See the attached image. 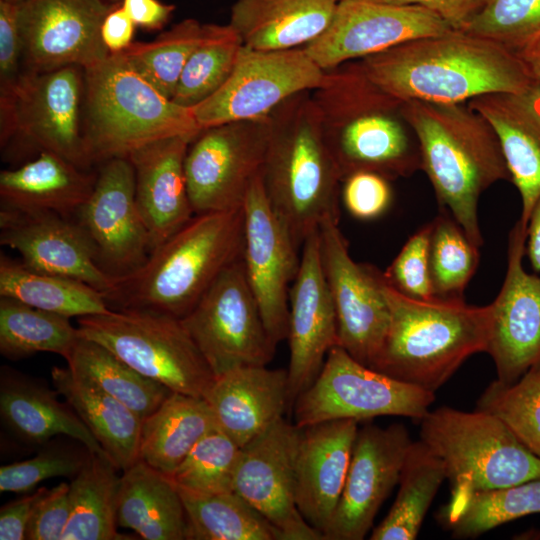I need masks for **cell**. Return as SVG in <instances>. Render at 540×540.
<instances>
[{
  "label": "cell",
  "instance_id": "ac0fdd59",
  "mask_svg": "<svg viewBox=\"0 0 540 540\" xmlns=\"http://www.w3.org/2000/svg\"><path fill=\"white\" fill-rule=\"evenodd\" d=\"M452 28L418 5L339 0L326 30L304 50L324 71Z\"/></svg>",
  "mask_w": 540,
  "mask_h": 540
},
{
  "label": "cell",
  "instance_id": "bcb514c9",
  "mask_svg": "<svg viewBox=\"0 0 540 540\" xmlns=\"http://www.w3.org/2000/svg\"><path fill=\"white\" fill-rule=\"evenodd\" d=\"M241 447L215 428L202 437L176 469L168 475L179 488L198 493L233 490Z\"/></svg>",
  "mask_w": 540,
  "mask_h": 540
},
{
  "label": "cell",
  "instance_id": "d6a6232c",
  "mask_svg": "<svg viewBox=\"0 0 540 540\" xmlns=\"http://www.w3.org/2000/svg\"><path fill=\"white\" fill-rule=\"evenodd\" d=\"M117 495V524L145 540H184L187 520L170 478L138 459L123 471Z\"/></svg>",
  "mask_w": 540,
  "mask_h": 540
},
{
  "label": "cell",
  "instance_id": "83f0119b",
  "mask_svg": "<svg viewBox=\"0 0 540 540\" xmlns=\"http://www.w3.org/2000/svg\"><path fill=\"white\" fill-rule=\"evenodd\" d=\"M531 95L491 93L468 102L498 138L510 180L521 198L519 220L525 226L540 197V114Z\"/></svg>",
  "mask_w": 540,
  "mask_h": 540
},
{
  "label": "cell",
  "instance_id": "603a6c76",
  "mask_svg": "<svg viewBox=\"0 0 540 540\" xmlns=\"http://www.w3.org/2000/svg\"><path fill=\"white\" fill-rule=\"evenodd\" d=\"M301 249L299 269L289 290L290 409L314 382L330 349L338 345L336 313L321 264L319 228Z\"/></svg>",
  "mask_w": 540,
  "mask_h": 540
},
{
  "label": "cell",
  "instance_id": "681fc988",
  "mask_svg": "<svg viewBox=\"0 0 540 540\" xmlns=\"http://www.w3.org/2000/svg\"><path fill=\"white\" fill-rule=\"evenodd\" d=\"M429 234L430 223L409 237L391 264L382 272L390 287L417 300L434 299L429 275Z\"/></svg>",
  "mask_w": 540,
  "mask_h": 540
},
{
  "label": "cell",
  "instance_id": "2e32d148",
  "mask_svg": "<svg viewBox=\"0 0 540 540\" xmlns=\"http://www.w3.org/2000/svg\"><path fill=\"white\" fill-rule=\"evenodd\" d=\"M302 428L283 418L241 447L233 490L275 528L279 540H324L296 504Z\"/></svg>",
  "mask_w": 540,
  "mask_h": 540
},
{
  "label": "cell",
  "instance_id": "7402d4cb",
  "mask_svg": "<svg viewBox=\"0 0 540 540\" xmlns=\"http://www.w3.org/2000/svg\"><path fill=\"white\" fill-rule=\"evenodd\" d=\"M527 226L518 220L510 231L507 269L491 303L492 332L488 353L497 380L510 384L540 364V275L523 265Z\"/></svg>",
  "mask_w": 540,
  "mask_h": 540
},
{
  "label": "cell",
  "instance_id": "f546056e",
  "mask_svg": "<svg viewBox=\"0 0 540 540\" xmlns=\"http://www.w3.org/2000/svg\"><path fill=\"white\" fill-rule=\"evenodd\" d=\"M97 174L41 151L24 164L0 172L1 209L50 212L74 218L90 197Z\"/></svg>",
  "mask_w": 540,
  "mask_h": 540
},
{
  "label": "cell",
  "instance_id": "3957f363",
  "mask_svg": "<svg viewBox=\"0 0 540 540\" xmlns=\"http://www.w3.org/2000/svg\"><path fill=\"white\" fill-rule=\"evenodd\" d=\"M262 179L272 209L298 249L324 220L339 221L343 178L311 91L289 97L269 114Z\"/></svg>",
  "mask_w": 540,
  "mask_h": 540
},
{
  "label": "cell",
  "instance_id": "8fae6325",
  "mask_svg": "<svg viewBox=\"0 0 540 540\" xmlns=\"http://www.w3.org/2000/svg\"><path fill=\"white\" fill-rule=\"evenodd\" d=\"M435 400L434 392L368 367L336 345L330 349L314 382L293 404L294 424L380 416L421 420Z\"/></svg>",
  "mask_w": 540,
  "mask_h": 540
},
{
  "label": "cell",
  "instance_id": "277c9868",
  "mask_svg": "<svg viewBox=\"0 0 540 540\" xmlns=\"http://www.w3.org/2000/svg\"><path fill=\"white\" fill-rule=\"evenodd\" d=\"M311 95L343 179L370 171L392 180L421 169L418 143L400 114L402 102L375 85L357 60L325 71Z\"/></svg>",
  "mask_w": 540,
  "mask_h": 540
},
{
  "label": "cell",
  "instance_id": "680465c9",
  "mask_svg": "<svg viewBox=\"0 0 540 540\" xmlns=\"http://www.w3.org/2000/svg\"><path fill=\"white\" fill-rule=\"evenodd\" d=\"M525 255L533 270L540 273V197L527 223Z\"/></svg>",
  "mask_w": 540,
  "mask_h": 540
},
{
  "label": "cell",
  "instance_id": "ba28073f",
  "mask_svg": "<svg viewBox=\"0 0 540 540\" xmlns=\"http://www.w3.org/2000/svg\"><path fill=\"white\" fill-rule=\"evenodd\" d=\"M420 440L442 461L452 495L504 488L540 477V458L497 417L440 407L420 420Z\"/></svg>",
  "mask_w": 540,
  "mask_h": 540
},
{
  "label": "cell",
  "instance_id": "7bdbcfd3",
  "mask_svg": "<svg viewBox=\"0 0 540 540\" xmlns=\"http://www.w3.org/2000/svg\"><path fill=\"white\" fill-rule=\"evenodd\" d=\"M479 247L453 216L441 208L430 222L429 275L434 298L462 300L479 264Z\"/></svg>",
  "mask_w": 540,
  "mask_h": 540
},
{
  "label": "cell",
  "instance_id": "91938a15",
  "mask_svg": "<svg viewBox=\"0 0 540 540\" xmlns=\"http://www.w3.org/2000/svg\"><path fill=\"white\" fill-rule=\"evenodd\" d=\"M517 53L540 91V37Z\"/></svg>",
  "mask_w": 540,
  "mask_h": 540
},
{
  "label": "cell",
  "instance_id": "94428289",
  "mask_svg": "<svg viewBox=\"0 0 540 540\" xmlns=\"http://www.w3.org/2000/svg\"><path fill=\"white\" fill-rule=\"evenodd\" d=\"M531 97L534 108L540 114V91L536 90L534 93H532Z\"/></svg>",
  "mask_w": 540,
  "mask_h": 540
},
{
  "label": "cell",
  "instance_id": "ee69618b",
  "mask_svg": "<svg viewBox=\"0 0 540 540\" xmlns=\"http://www.w3.org/2000/svg\"><path fill=\"white\" fill-rule=\"evenodd\" d=\"M206 24L186 18L148 42L121 52L129 64L163 95L172 99L180 75L200 44Z\"/></svg>",
  "mask_w": 540,
  "mask_h": 540
},
{
  "label": "cell",
  "instance_id": "60d3db41",
  "mask_svg": "<svg viewBox=\"0 0 540 540\" xmlns=\"http://www.w3.org/2000/svg\"><path fill=\"white\" fill-rule=\"evenodd\" d=\"M79 337L70 318L0 297V353L19 360L38 352L62 357Z\"/></svg>",
  "mask_w": 540,
  "mask_h": 540
},
{
  "label": "cell",
  "instance_id": "1f68e13d",
  "mask_svg": "<svg viewBox=\"0 0 540 540\" xmlns=\"http://www.w3.org/2000/svg\"><path fill=\"white\" fill-rule=\"evenodd\" d=\"M52 383L74 409L115 466L124 471L139 459L143 419L128 406L68 367H53Z\"/></svg>",
  "mask_w": 540,
  "mask_h": 540
},
{
  "label": "cell",
  "instance_id": "e0dca14e",
  "mask_svg": "<svg viewBox=\"0 0 540 540\" xmlns=\"http://www.w3.org/2000/svg\"><path fill=\"white\" fill-rule=\"evenodd\" d=\"M101 164L94 189L73 218L85 233L98 266L113 278L139 269L151 253L135 195V172L127 157Z\"/></svg>",
  "mask_w": 540,
  "mask_h": 540
},
{
  "label": "cell",
  "instance_id": "d590c367",
  "mask_svg": "<svg viewBox=\"0 0 540 540\" xmlns=\"http://www.w3.org/2000/svg\"><path fill=\"white\" fill-rule=\"evenodd\" d=\"M118 468L92 454L69 488L70 517L61 540H124L117 531Z\"/></svg>",
  "mask_w": 540,
  "mask_h": 540
},
{
  "label": "cell",
  "instance_id": "8992f818",
  "mask_svg": "<svg viewBox=\"0 0 540 540\" xmlns=\"http://www.w3.org/2000/svg\"><path fill=\"white\" fill-rule=\"evenodd\" d=\"M382 280L390 322L373 369L435 393L470 356L487 352L491 304L417 300Z\"/></svg>",
  "mask_w": 540,
  "mask_h": 540
},
{
  "label": "cell",
  "instance_id": "6125c7cd",
  "mask_svg": "<svg viewBox=\"0 0 540 540\" xmlns=\"http://www.w3.org/2000/svg\"><path fill=\"white\" fill-rule=\"evenodd\" d=\"M6 1H9V2H12V3H19L21 0H6Z\"/></svg>",
  "mask_w": 540,
  "mask_h": 540
},
{
  "label": "cell",
  "instance_id": "5b68a950",
  "mask_svg": "<svg viewBox=\"0 0 540 540\" xmlns=\"http://www.w3.org/2000/svg\"><path fill=\"white\" fill-rule=\"evenodd\" d=\"M243 207L195 214L151 251L135 272L116 278L111 309L134 307L184 317L217 277L242 257Z\"/></svg>",
  "mask_w": 540,
  "mask_h": 540
},
{
  "label": "cell",
  "instance_id": "4316f807",
  "mask_svg": "<svg viewBox=\"0 0 540 540\" xmlns=\"http://www.w3.org/2000/svg\"><path fill=\"white\" fill-rule=\"evenodd\" d=\"M202 398L217 428L242 447L290 409L288 371L239 367L215 377Z\"/></svg>",
  "mask_w": 540,
  "mask_h": 540
},
{
  "label": "cell",
  "instance_id": "d6986e66",
  "mask_svg": "<svg viewBox=\"0 0 540 540\" xmlns=\"http://www.w3.org/2000/svg\"><path fill=\"white\" fill-rule=\"evenodd\" d=\"M243 212L245 275L266 330L278 345L288 336L289 290L299 269V249L271 207L262 172L249 187Z\"/></svg>",
  "mask_w": 540,
  "mask_h": 540
},
{
  "label": "cell",
  "instance_id": "11a10c76",
  "mask_svg": "<svg viewBox=\"0 0 540 540\" xmlns=\"http://www.w3.org/2000/svg\"><path fill=\"white\" fill-rule=\"evenodd\" d=\"M46 487H40L31 494L22 496L1 507L0 510V539H25L26 528L35 502Z\"/></svg>",
  "mask_w": 540,
  "mask_h": 540
},
{
  "label": "cell",
  "instance_id": "74e56055",
  "mask_svg": "<svg viewBox=\"0 0 540 540\" xmlns=\"http://www.w3.org/2000/svg\"><path fill=\"white\" fill-rule=\"evenodd\" d=\"M442 461L421 441L410 444L399 478L395 501L371 540H414L441 484Z\"/></svg>",
  "mask_w": 540,
  "mask_h": 540
},
{
  "label": "cell",
  "instance_id": "f35d334b",
  "mask_svg": "<svg viewBox=\"0 0 540 540\" xmlns=\"http://www.w3.org/2000/svg\"><path fill=\"white\" fill-rule=\"evenodd\" d=\"M177 489L186 514V539L279 540L271 523L236 492Z\"/></svg>",
  "mask_w": 540,
  "mask_h": 540
},
{
  "label": "cell",
  "instance_id": "f5cc1de1",
  "mask_svg": "<svg viewBox=\"0 0 540 540\" xmlns=\"http://www.w3.org/2000/svg\"><path fill=\"white\" fill-rule=\"evenodd\" d=\"M22 57L18 3L0 0V95L9 93L17 84Z\"/></svg>",
  "mask_w": 540,
  "mask_h": 540
},
{
  "label": "cell",
  "instance_id": "484cf974",
  "mask_svg": "<svg viewBox=\"0 0 540 540\" xmlns=\"http://www.w3.org/2000/svg\"><path fill=\"white\" fill-rule=\"evenodd\" d=\"M197 135H176L148 143L127 158L135 172V195L151 251L195 215L185 176V157Z\"/></svg>",
  "mask_w": 540,
  "mask_h": 540
},
{
  "label": "cell",
  "instance_id": "c3c4849f",
  "mask_svg": "<svg viewBox=\"0 0 540 540\" xmlns=\"http://www.w3.org/2000/svg\"><path fill=\"white\" fill-rule=\"evenodd\" d=\"M91 455L85 446L76 448L72 444L48 441L33 458L1 466L0 491L27 493L50 478H73Z\"/></svg>",
  "mask_w": 540,
  "mask_h": 540
},
{
  "label": "cell",
  "instance_id": "9c48e42d",
  "mask_svg": "<svg viewBox=\"0 0 540 540\" xmlns=\"http://www.w3.org/2000/svg\"><path fill=\"white\" fill-rule=\"evenodd\" d=\"M79 334L172 392L203 397L215 376L181 319L123 307L77 318Z\"/></svg>",
  "mask_w": 540,
  "mask_h": 540
},
{
  "label": "cell",
  "instance_id": "b9f144b4",
  "mask_svg": "<svg viewBox=\"0 0 540 540\" xmlns=\"http://www.w3.org/2000/svg\"><path fill=\"white\" fill-rule=\"evenodd\" d=\"M243 45L229 23L206 24L203 39L189 57L172 100L193 108L213 95L231 75Z\"/></svg>",
  "mask_w": 540,
  "mask_h": 540
},
{
  "label": "cell",
  "instance_id": "ffe728a7",
  "mask_svg": "<svg viewBox=\"0 0 540 540\" xmlns=\"http://www.w3.org/2000/svg\"><path fill=\"white\" fill-rule=\"evenodd\" d=\"M114 5L107 0H21L18 24L25 70L87 69L103 61L110 53L101 26Z\"/></svg>",
  "mask_w": 540,
  "mask_h": 540
},
{
  "label": "cell",
  "instance_id": "d4e9b609",
  "mask_svg": "<svg viewBox=\"0 0 540 540\" xmlns=\"http://www.w3.org/2000/svg\"><path fill=\"white\" fill-rule=\"evenodd\" d=\"M357 431L358 421L353 419L302 428L296 459V504L303 518L322 535L341 498Z\"/></svg>",
  "mask_w": 540,
  "mask_h": 540
},
{
  "label": "cell",
  "instance_id": "5bb4252c",
  "mask_svg": "<svg viewBox=\"0 0 540 540\" xmlns=\"http://www.w3.org/2000/svg\"><path fill=\"white\" fill-rule=\"evenodd\" d=\"M324 76L304 48L259 50L243 45L227 81L191 109L202 129L263 118L289 97L319 87Z\"/></svg>",
  "mask_w": 540,
  "mask_h": 540
},
{
  "label": "cell",
  "instance_id": "816d5d0a",
  "mask_svg": "<svg viewBox=\"0 0 540 540\" xmlns=\"http://www.w3.org/2000/svg\"><path fill=\"white\" fill-rule=\"evenodd\" d=\"M69 488L65 482L46 487L34 504L25 539L61 540L70 517Z\"/></svg>",
  "mask_w": 540,
  "mask_h": 540
},
{
  "label": "cell",
  "instance_id": "6f0895ef",
  "mask_svg": "<svg viewBox=\"0 0 540 540\" xmlns=\"http://www.w3.org/2000/svg\"><path fill=\"white\" fill-rule=\"evenodd\" d=\"M121 6L136 26L148 30L161 29L175 11V5L159 0H122Z\"/></svg>",
  "mask_w": 540,
  "mask_h": 540
},
{
  "label": "cell",
  "instance_id": "f6af8a7d",
  "mask_svg": "<svg viewBox=\"0 0 540 540\" xmlns=\"http://www.w3.org/2000/svg\"><path fill=\"white\" fill-rule=\"evenodd\" d=\"M476 409L501 420L523 446L540 458V364L514 383L493 381L478 399Z\"/></svg>",
  "mask_w": 540,
  "mask_h": 540
},
{
  "label": "cell",
  "instance_id": "7c38bea8",
  "mask_svg": "<svg viewBox=\"0 0 540 540\" xmlns=\"http://www.w3.org/2000/svg\"><path fill=\"white\" fill-rule=\"evenodd\" d=\"M181 322L215 377L244 366H267L276 346L247 281L242 257L229 265Z\"/></svg>",
  "mask_w": 540,
  "mask_h": 540
},
{
  "label": "cell",
  "instance_id": "836d02e7",
  "mask_svg": "<svg viewBox=\"0 0 540 540\" xmlns=\"http://www.w3.org/2000/svg\"><path fill=\"white\" fill-rule=\"evenodd\" d=\"M215 428L214 416L202 397L171 392L143 420L139 459L168 476L196 443Z\"/></svg>",
  "mask_w": 540,
  "mask_h": 540
},
{
  "label": "cell",
  "instance_id": "30bf717a",
  "mask_svg": "<svg viewBox=\"0 0 540 540\" xmlns=\"http://www.w3.org/2000/svg\"><path fill=\"white\" fill-rule=\"evenodd\" d=\"M84 68L70 65L47 72L24 70L0 95V142L14 139L27 149L55 153L80 168L92 163L83 135Z\"/></svg>",
  "mask_w": 540,
  "mask_h": 540
},
{
  "label": "cell",
  "instance_id": "8d00e7d4",
  "mask_svg": "<svg viewBox=\"0 0 540 540\" xmlns=\"http://www.w3.org/2000/svg\"><path fill=\"white\" fill-rule=\"evenodd\" d=\"M67 367L135 411L143 420L171 394V390L122 361L104 346L79 334L63 357Z\"/></svg>",
  "mask_w": 540,
  "mask_h": 540
},
{
  "label": "cell",
  "instance_id": "4fadbf2b",
  "mask_svg": "<svg viewBox=\"0 0 540 540\" xmlns=\"http://www.w3.org/2000/svg\"><path fill=\"white\" fill-rule=\"evenodd\" d=\"M269 115L202 129L185 157L189 199L195 214L243 207L249 187L262 172Z\"/></svg>",
  "mask_w": 540,
  "mask_h": 540
},
{
  "label": "cell",
  "instance_id": "9f6ffc18",
  "mask_svg": "<svg viewBox=\"0 0 540 540\" xmlns=\"http://www.w3.org/2000/svg\"><path fill=\"white\" fill-rule=\"evenodd\" d=\"M135 23L121 3L113 6L101 26V37L110 54L121 53L133 43Z\"/></svg>",
  "mask_w": 540,
  "mask_h": 540
},
{
  "label": "cell",
  "instance_id": "7dc6e473",
  "mask_svg": "<svg viewBox=\"0 0 540 540\" xmlns=\"http://www.w3.org/2000/svg\"><path fill=\"white\" fill-rule=\"evenodd\" d=\"M464 31L518 52L540 37V0H490Z\"/></svg>",
  "mask_w": 540,
  "mask_h": 540
},
{
  "label": "cell",
  "instance_id": "cb8c5ba5",
  "mask_svg": "<svg viewBox=\"0 0 540 540\" xmlns=\"http://www.w3.org/2000/svg\"><path fill=\"white\" fill-rule=\"evenodd\" d=\"M0 244L17 251L34 270L83 281L105 297L114 288L116 278L98 266L90 242L73 218L1 209Z\"/></svg>",
  "mask_w": 540,
  "mask_h": 540
},
{
  "label": "cell",
  "instance_id": "ab89813d",
  "mask_svg": "<svg viewBox=\"0 0 540 540\" xmlns=\"http://www.w3.org/2000/svg\"><path fill=\"white\" fill-rule=\"evenodd\" d=\"M537 513H540V477L504 488L451 496L440 519L454 537L473 538Z\"/></svg>",
  "mask_w": 540,
  "mask_h": 540
},
{
  "label": "cell",
  "instance_id": "44dd1931",
  "mask_svg": "<svg viewBox=\"0 0 540 540\" xmlns=\"http://www.w3.org/2000/svg\"><path fill=\"white\" fill-rule=\"evenodd\" d=\"M412 440L399 423L358 428L345 486L324 531L325 540H362L399 482Z\"/></svg>",
  "mask_w": 540,
  "mask_h": 540
},
{
  "label": "cell",
  "instance_id": "f1b7e54d",
  "mask_svg": "<svg viewBox=\"0 0 540 540\" xmlns=\"http://www.w3.org/2000/svg\"><path fill=\"white\" fill-rule=\"evenodd\" d=\"M58 391L9 367L1 368L0 414L6 427L19 439L44 445L59 435L83 444L92 454L106 452Z\"/></svg>",
  "mask_w": 540,
  "mask_h": 540
},
{
  "label": "cell",
  "instance_id": "4dcf8cb0",
  "mask_svg": "<svg viewBox=\"0 0 540 540\" xmlns=\"http://www.w3.org/2000/svg\"><path fill=\"white\" fill-rule=\"evenodd\" d=\"M338 0H236L229 24L245 46L287 50L306 46L329 26Z\"/></svg>",
  "mask_w": 540,
  "mask_h": 540
},
{
  "label": "cell",
  "instance_id": "be15d7a7",
  "mask_svg": "<svg viewBox=\"0 0 540 540\" xmlns=\"http://www.w3.org/2000/svg\"><path fill=\"white\" fill-rule=\"evenodd\" d=\"M107 1L114 2V3H121L122 0H107Z\"/></svg>",
  "mask_w": 540,
  "mask_h": 540
},
{
  "label": "cell",
  "instance_id": "db71d44e",
  "mask_svg": "<svg viewBox=\"0 0 540 540\" xmlns=\"http://www.w3.org/2000/svg\"><path fill=\"white\" fill-rule=\"evenodd\" d=\"M398 5H418L441 19L453 30L464 31L490 0H372Z\"/></svg>",
  "mask_w": 540,
  "mask_h": 540
},
{
  "label": "cell",
  "instance_id": "7a4b0ae2",
  "mask_svg": "<svg viewBox=\"0 0 540 540\" xmlns=\"http://www.w3.org/2000/svg\"><path fill=\"white\" fill-rule=\"evenodd\" d=\"M400 114L416 138L421 169L438 203L480 248V197L495 183L510 180L494 130L468 104L410 100L402 102Z\"/></svg>",
  "mask_w": 540,
  "mask_h": 540
},
{
  "label": "cell",
  "instance_id": "52a82bcc",
  "mask_svg": "<svg viewBox=\"0 0 540 540\" xmlns=\"http://www.w3.org/2000/svg\"><path fill=\"white\" fill-rule=\"evenodd\" d=\"M201 130L191 108L163 95L122 53L84 69L83 135L92 165L127 157L162 138L198 135Z\"/></svg>",
  "mask_w": 540,
  "mask_h": 540
},
{
  "label": "cell",
  "instance_id": "6da1fadb",
  "mask_svg": "<svg viewBox=\"0 0 540 540\" xmlns=\"http://www.w3.org/2000/svg\"><path fill=\"white\" fill-rule=\"evenodd\" d=\"M357 61L375 85L401 102L463 104L485 94L537 90L517 52L453 29Z\"/></svg>",
  "mask_w": 540,
  "mask_h": 540
},
{
  "label": "cell",
  "instance_id": "f907efd6",
  "mask_svg": "<svg viewBox=\"0 0 540 540\" xmlns=\"http://www.w3.org/2000/svg\"><path fill=\"white\" fill-rule=\"evenodd\" d=\"M389 181L370 171H358L345 177L341 196L348 213L359 220H373L382 216L392 202Z\"/></svg>",
  "mask_w": 540,
  "mask_h": 540
},
{
  "label": "cell",
  "instance_id": "e575fe53",
  "mask_svg": "<svg viewBox=\"0 0 540 540\" xmlns=\"http://www.w3.org/2000/svg\"><path fill=\"white\" fill-rule=\"evenodd\" d=\"M0 297L13 298L68 318L105 314L111 310L104 293L89 284L34 270L3 253L0 255Z\"/></svg>",
  "mask_w": 540,
  "mask_h": 540
},
{
  "label": "cell",
  "instance_id": "9a60e30c",
  "mask_svg": "<svg viewBox=\"0 0 540 540\" xmlns=\"http://www.w3.org/2000/svg\"><path fill=\"white\" fill-rule=\"evenodd\" d=\"M338 223L326 219L319 226L321 264L336 313L338 346L372 368L390 322L382 272L353 260Z\"/></svg>",
  "mask_w": 540,
  "mask_h": 540
},
{
  "label": "cell",
  "instance_id": "e7e4bbea",
  "mask_svg": "<svg viewBox=\"0 0 540 540\" xmlns=\"http://www.w3.org/2000/svg\"><path fill=\"white\" fill-rule=\"evenodd\" d=\"M339 1V0H338Z\"/></svg>",
  "mask_w": 540,
  "mask_h": 540
}]
</instances>
